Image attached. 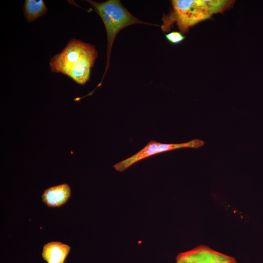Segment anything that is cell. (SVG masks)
Instances as JSON below:
<instances>
[{
    "instance_id": "obj_1",
    "label": "cell",
    "mask_w": 263,
    "mask_h": 263,
    "mask_svg": "<svg viewBox=\"0 0 263 263\" xmlns=\"http://www.w3.org/2000/svg\"><path fill=\"white\" fill-rule=\"evenodd\" d=\"M97 56L94 46L73 38L52 57L50 67L53 72L65 75L76 83L84 85L90 79V70Z\"/></svg>"
},
{
    "instance_id": "obj_2",
    "label": "cell",
    "mask_w": 263,
    "mask_h": 263,
    "mask_svg": "<svg viewBox=\"0 0 263 263\" xmlns=\"http://www.w3.org/2000/svg\"><path fill=\"white\" fill-rule=\"evenodd\" d=\"M173 10L171 18L176 21L180 31L186 32L189 27L220 12L216 0H171Z\"/></svg>"
},
{
    "instance_id": "obj_3",
    "label": "cell",
    "mask_w": 263,
    "mask_h": 263,
    "mask_svg": "<svg viewBox=\"0 0 263 263\" xmlns=\"http://www.w3.org/2000/svg\"><path fill=\"white\" fill-rule=\"evenodd\" d=\"M204 145V142L198 139H194L189 142L180 144H163L151 140L138 152L117 163L113 165V167L116 170L122 172L137 161L152 155L177 149L199 148Z\"/></svg>"
},
{
    "instance_id": "obj_4",
    "label": "cell",
    "mask_w": 263,
    "mask_h": 263,
    "mask_svg": "<svg viewBox=\"0 0 263 263\" xmlns=\"http://www.w3.org/2000/svg\"><path fill=\"white\" fill-rule=\"evenodd\" d=\"M94 10H99L109 16L122 29L129 25L136 24H150L143 22L133 16L122 5L119 0H108L98 2L91 0H86Z\"/></svg>"
},
{
    "instance_id": "obj_5",
    "label": "cell",
    "mask_w": 263,
    "mask_h": 263,
    "mask_svg": "<svg viewBox=\"0 0 263 263\" xmlns=\"http://www.w3.org/2000/svg\"><path fill=\"white\" fill-rule=\"evenodd\" d=\"M71 194V189L67 184L53 186L44 190L41 195L43 202L48 207H59L65 204Z\"/></svg>"
},
{
    "instance_id": "obj_6",
    "label": "cell",
    "mask_w": 263,
    "mask_h": 263,
    "mask_svg": "<svg viewBox=\"0 0 263 263\" xmlns=\"http://www.w3.org/2000/svg\"><path fill=\"white\" fill-rule=\"evenodd\" d=\"M71 247L57 241H52L44 244L41 253L47 263H64Z\"/></svg>"
},
{
    "instance_id": "obj_7",
    "label": "cell",
    "mask_w": 263,
    "mask_h": 263,
    "mask_svg": "<svg viewBox=\"0 0 263 263\" xmlns=\"http://www.w3.org/2000/svg\"><path fill=\"white\" fill-rule=\"evenodd\" d=\"M213 250L207 245L197 246L178 254L175 263H208Z\"/></svg>"
},
{
    "instance_id": "obj_8",
    "label": "cell",
    "mask_w": 263,
    "mask_h": 263,
    "mask_svg": "<svg viewBox=\"0 0 263 263\" xmlns=\"http://www.w3.org/2000/svg\"><path fill=\"white\" fill-rule=\"evenodd\" d=\"M23 11L26 21L30 23L45 15L48 9L42 0H26Z\"/></svg>"
},
{
    "instance_id": "obj_9",
    "label": "cell",
    "mask_w": 263,
    "mask_h": 263,
    "mask_svg": "<svg viewBox=\"0 0 263 263\" xmlns=\"http://www.w3.org/2000/svg\"><path fill=\"white\" fill-rule=\"evenodd\" d=\"M234 257L213 250L208 263H236Z\"/></svg>"
},
{
    "instance_id": "obj_10",
    "label": "cell",
    "mask_w": 263,
    "mask_h": 263,
    "mask_svg": "<svg viewBox=\"0 0 263 263\" xmlns=\"http://www.w3.org/2000/svg\"><path fill=\"white\" fill-rule=\"evenodd\" d=\"M167 39L173 44H179L185 38L181 33L179 32H171L165 35Z\"/></svg>"
}]
</instances>
